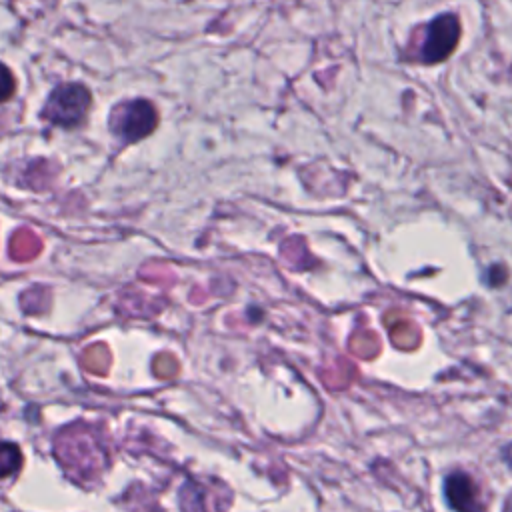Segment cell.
Segmentation results:
<instances>
[{"instance_id": "6da1fadb", "label": "cell", "mask_w": 512, "mask_h": 512, "mask_svg": "<svg viewBox=\"0 0 512 512\" xmlns=\"http://www.w3.org/2000/svg\"><path fill=\"white\" fill-rule=\"evenodd\" d=\"M158 122L156 108L148 100H126L112 108L110 112V130L122 142H138L146 138Z\"/></svg>"}, {"instance_id": "7a4b0ae2", "label": "cell", "mask_w": 512, "mask_h": 512, "mask_svg": "<svg viewBox=\"0 0 512 512\" xmlns=\"http://www.w3.org/2000/svg\"><path fill=\"white\" fill-rule=\"evenodd\" d=\"M90 108V92L78 82H66L52 90L42 110V116L60 128L78 126Z\"/></svg>"}, {"instance_id": "3957f363", "label": "cell", "mask_w": 512, "mask_h": 512, "mask_svg": "<svg viewBox=\"0 0 512 512\" xmlns=\"http://www.w3.org/2000/svg\"><path fill=\"white\" fill-rule=\"evenodd\" d=\"M444 498L454 512H484L480 502V488L468 472L454 470L444 478Z\"/></svg>"}, {"instance_id": "277c9868", "label": "cell", "mask_w": 512, "mask_h": 512, "mask_svg": "<svg viewBox=\"0 0 512 512\" xmlns=\"http://www.w3.org/2000/svg\"><path fill=\"white\" fill-rule=\"evenodd\" d=\"M458 38V20L454 16H440L432 22L428 40L422 48V60L438 62L442 60L456 44Z\"/></svg>"}, {"instance_id": "5b68a950", "label": "cell", "mask_w": 512, "mask_h": 512, "mask_svg": "<svg viewBox=\"0 0 512 512\" xmlns=\"http://www.w3.org/2000/svg\"><path fill=\"white\" fill-rule=\"evenodd\" d=\"M22 464V454L14 442H0V478L12 476Z\"/></svg>"}, {"instance_id": "8992f818", "label": "cell", "mask_w": 512, "mask_h": 512, "mask_svg": "<svg viewBox=\"0 0 512 512\" xmlns=\"http://www.w3.org/2000/svg\"><path fill=\"white\" fill-rule=\"evenodd\" d=\"M16 88V80L12 76V72L0 62V102H6L12 98Z\"/></svg>"}, {"instance_id": "52a82bcc", "label": "cell", "mask_w": 512, "mask_h": 512, "mask_svg": "<svg viewBox=\"0 0 512 512\" xmlns=\"http://www.w3.org/2000/svg\"><path fill=\"white\" fill-rule=\"evenodd\" d=\"M502 458H504V462L510 466V470H512V444H506L504 448H502Z\"/></svg>"}]
</instances>
